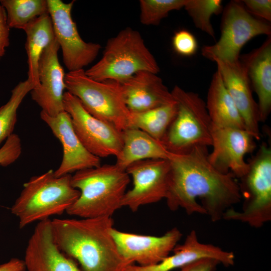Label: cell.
I'll return each mask as SVG.
<instances>
[{
	"label": "cell",
	"instance_id": "24",
	"mask_svg": "<svg viewBox=\"0 0 271 271\" xmlns=\"http://www.w3.org/2000/svg\"><path fill=\"white\" fill-rule=\"evenodd\" d=\"M26 35L25 49L28 57V78L34 86L39 87V63L44 50L55 39L52 22L48 14L30 22L23 30Z\"/></svg>",
	"mask_w": 271,
	"mask_h": 271
},
{
	"label": "cell",
	"instance_id": "21",
	"mask_svg": "<svg viewBox=\"0 0 271 271\" xmlns=\"http://www.w3.org/2000/svg\"><path fill=\"white\" fill-rule=\"evenodd\" d=\"M239 59L257 96L260 122H264L271 111V36L259 47L240 56Z\"/></svg>",
	"mask_w": 271,
	"mask_h": 271
},
{
	"label": "cell",
	"instance_id": "31",
	"mask_svg": "<svg viewBox=\"0 0 271 271\" xmlns=\"http://www.w3.org/2000/svg\"><path fill=\"white\" fill-rule=\"evenodd\" d=\"M22 150L20 137L13 133L0 148V165L5 167L14 163L20 157Z\"/></svg>",
	"mask_w": 271,
	"mask_h": 271
},
{
	"label": "cell",
	"instance_id": "18",
	"mask_svg": "<svg viewBox=\"0 0 271 271\" xmlns=\"http://www.w3.org/2000/svg\"><path fill=\"white\" fill-rule=\"evenodd\" d=\"M24 261L27 271H82L56 244L50 219L39 221L36 226L28 241Z\"/></svg>",
	"mask_w": 271,
	"mask_h": 271
},
{
	"label": "cell",
	"instance_id": "28",
	"mask_svg": "<svg viewBox=\"0 0 271 271\" xmlns=\"http://www.w3.org/2000/svg\"><path fill=\"white\" fill-rule=\"evenodd\" d=\"M184 8L195 26L215 39V34L211 18L213 15H218L223 11L222 1L187 0Z\"/></svg>",
	"mask_w": 271,
	"mask_h": 271
},
{
	"label": "cell",
	"instance_id": "12",
	"mask_svg": "<svg viewBox=\"0 0 271 271\" xmlns=\"http://www.w3.org/2000/svg\"><path fill=\"white\" fill-rule=\"evenodd\" d=\"M125 171L132 177L133 187L125 192L122 207L135 212L143 205L165 199L170 171L168 160L139 161L130 165Z\"/></svg>",
	"mask_w": 271,
	"mask_h": 271
},
{
	"label": "cell",
	"instance_id": "7",
	"mask_svg": "<svg viewBox=\"0 0 271 271\" xmlns=\"http://www.w3.org/2000/svg\"><path fill=\"white\" fill-rule=\"evenodd\" d=\"M239 184L243 203L240 211L228 209L223 219L259 228L271 220V148L265 143L248 163Z\"/></svg>",
	"mask_w": 271,
	"mask_h": 271
},
{
	"label": "cell",
	"instance_id": "29",
	"mask_svg": "<svg viewBox=\"0 0 271 271\" xmlns=\"http://www.w3.org/2000/svg\"><path fill=\"white\" fill-rule=\"evenodd\" d=\"M187 0H140V22L156 26L172 11L184 8Z\"/></svg>",
	"mask_w": 271,
	"mask_h": 271
},
{
	"label": "cell",
	"instance_id": "33",
	"mask_svg": "<svg viewBox=\"0 0 271 271\" xmlns=\"http://www.w3.org/2000/svg\"><path fill=\"white\" fill-rule=\"evenodd\" d=\"M10 28L7 23L6 12L0 4V60L10 45Z\"/></svg>",
	"mask_w": 271,
	"mask_h": 271
},
{
	"label": "cell",
	"instance_id": "6",
	"mask_svg": "<svg viewBox=\"0 0 271 271\" xmlns=\"http://www.w3.org/2000/svg\"><path fill=\"white\" fill-rule=\"evenodd\" d=\"M65 84L67 91L76 96L91 115L121 131L128 127L130 111L120 83L94 80L81 69L65 74Z\"/></svg>",
	"mask_w": 271,
	"mask_h": 271
},
{
	"label": "cell",
	"instance_id": "25",
	"mask_svg": "<svg viewBox=\"0 0 271 271\" xmlns=\"http://www.w3.org/2000/svg\"><path fill=\"white\" fill-rule=\"evenodd\" d=\"M177 111V105L175 100L147 111L130 112L128 127L138 128L162 142Z\"/></svg>",
	"mask_w": 271,
	"mask_h": 271
},
{
	"label": "cell",
	"instance_id": "14",
	"mask_svg": "<svg viewBox=\"0 0 271 271\" xmlns=\"http://www.w3.org/2000/svg\"><path fill=\"white\" fill-rule=\"evenodd\" d=\"M110 233L120 254L142 266L157 264L169 255L182 236L176 227L160 236L125 232L114 227Z\"/></svg>",
	"mask_w": 271,
	"mask_h": 271
},
{
	"label": "cell",
	"instance_id": "2",
	"mask_svg": "<svg viewBox=\"0 0 271 271\" xmlns=\"http://www.w3.org/2000/svg\"><path fill=\"white\" fill-rule=\"evenodd\" d=\"M60 250L77 260L83 271H125L132 264L119 253L110 230L111 217L51 220Z\"/></svg>",
	"mask_w": 271,
	"mask_h": 271
},
{
	"label": "cell",
	"instance_id": "8",
	"mask_svg": "<svg viewBox=\"0 0 271 271\" xmlns=\"http://www.w3.org/2000/svg\"><path fill=\"white\" fill-rule=\"evenodd\" d=\"M171 91L177 111L162 142L166 148L181 153L196 146H211L212 124L205 102L196 93L178 85Z\"/></svg>",
	"mask_w": 271,
	"mask_h": 271
},
{
	"label": "cell",
	"instance_id": "27",
	"mask_svg": "<svg viewBox=\"0 0 271 271\" xmlns=\"http://www.w3.org/2000/svg\"><path fill=\"white\" fill-rule=\"evenodd\" d=\"M34 88L28 79L19 82L12 90L8 101L0 107V145L13 133L17 110L24 98Z\"/></svg>",
	"mask_w": 271,
	"mask_h": 271
},
{
	"label": "cell",
	"instance_id": "19",
	"mask_svg": "<svg viewBox=\"0 0 271 271\" xmlns=\"http://www.w3.org/2000/svg\"><path fill=\"white\" fill-rule=\"evenodd\" d=\"M173 254L168 255L159 263L142 266L133 264L128 265L125 271H172L203 258H212L224 266L234 264L235 256L232 252L225 251L210 244L200 242L196 232L192 230L186 236L184 242L177 244Z\"/></svg>",
	"mask_w": 271,
	"mask_h": 271
},
{
	"label": "cell",
	"instance_id": "32",
	"mask_svg": "<svg viewBox=\"0 0 271 271\" xmlns=\"http://www.w3.org/2000/svg\"><path fill=\"white\" fill-rule=\"evenodd\" d=\"M246 10L252 16L270 23L271 22L270 0L241 1Z\"/></svg>",
	"mask_w": 271,
	"mask_h": 271
},
{
	"label": "cell",
	"instance_id": "34",
	"mask_svg": "<svg viewBox=\"0 0 271 271\" xmlns=\"http://www.w3.org/2000/svg\"><path fill=\"white\" fill-rule=\"evenodd\" d=\"M219 264L216 259L203 258L182 267L178 271H215Z\"/></svg>",
	"mask_w": 271,
	"mask_h": 271
},
{
	"label": "cell",
	"instance_id": "3",
	"mask_svg": "<svg viewBox=\"0 0 271 271\" xmlns=\"http://www.w3.org/2000/svg\"><path fill=\"white\" fill-rule=\"evenodd\" d=\"M129 182L126 171L115 164L77 171L72 176L71 184L80 195L66 212L81 218L111 217L122 207Z\"/></svg>",
	"mask_w": 271,
	"mask_h": 271
},
{
	"label": "cell",
	"instance_id": "4",
	"mask_svg": "<svg viewBox=\"0 0 271 271\" xmlns=\"http://www.w3.org/2000/svg\"><path fill=\"white\" fill-rule=\"evenodd\" d=\"M71 177V174L56 176L50 170L25 183L11 208L19 219L20 228L66 212L80 195L72 185Z\"/></svg>",
	"mask_w": 271,
	"mask_h": 271
},
{
	"label": "cell",
	"instance_id": "10",
	"mask_svg": "<svg viewBox=\"0 0 271 271\" xmlns=\"http://www.w3.org/2000/svg\"><path fill=\"white\" fill-rule=\"evenodd\" d=\"M63 103L75 132L90 153L99 158L118 156L123 146L122 131L91 115L80 100L68 91L64 93Z\"/></svg>",
	"mask_w": 271,
	"mask_h": 271
},
{
	"label": "cell",
	"instance_id": "16",
	"mask_svg": "<svg viewBox=\"0 0 271 271\" xmlns=\"http://www.w3.org/2000/svg\"><path fill=\"white\" fill-rule=\"evenodd\" d=\"M41 119L60 142L63 157L59 167L54 171L59 177L101 165L100 158L90 153L83 145L73 128L70 115L65 111L52 116L43 111Z\"/></svg>",
	"mask_w": 271,
	"mask_h": 271
},
{
	"label": "cell",
	"instance_id": "20",
	"mask_svg": "<svg viewBox=\"0 0 271 271\" xmlns=\"http://www.w3.org/2000/svg\"><path fill=\"white\" fill-rule=\"evenodd\" d=\"M120 84L130 112H143L175 101L171 91L155 73L140 71Z\"/></svg>",
	"mask_w": 271,
	"mask_h": 271
},
{
	"label": "cell",
	"instance_id": "26",
	"mask_svg": "<svg viewBox=\"0 0 271 271\" xmlns=\"http://www.w3.org/2000/svg\"><path fill=\"white\" fill-rule=\"evenodd\" d=\"M10 29L24 30L32 21L48 14L47 0H0Z\"/></svg>",
	"mask_w": 271,
	"mask_h": 271
},
{
	"label": "cell",
	"instance_id": "35",
	"mask_svg": "<svg viewBox=\"0 0 271 271\" xmlns=\"http://www.w3.org/2000/svg\"><path fill=\"white\" fill-rule=\"evenodd\" d=\"M24 260L12 258L8 261L0 264V271H25Z\"/></svg>",
	"mask_w": 271,
	"mask_h": 271
},
{
	"label": "cell",
	"instance_id": "5",
	"mask_svg": "<svg viewBox=\"0 0 271 271\" xmlns=\"http://www.w3.org/2000/svg\"><path fill=\"white\" fill-rule=\"evenodd\" d=\"M143 71L158 74L160 69L140 33L127 27L108 39L101 59L85 72L97 81L120 83Z\"/></svg>",
	"mask_w": 271,
	"mask_h": 271
},
{
	"label": "cell",
	"instance_id": "15",
	"mask_svg": "<svg viewBox=\"0 0 271 271\" xmlns=\"http://www.w3.org/2000/svg\"><path fill=\"white\" fill-rule=\"evenodd\" d=\"M59 49L55 38L44 50L39 63L40 85L30 92L32 99L42 108L41 111L52 116L65 111L63 99L65 74L58 59Z\"/></svg>",
	"mask_w": 271,
	"mask_h": 271
},
{
	"label": "cell",
	"instance_id": "9",
	"mask_svg": "<svg viewBox=\"0 0 271 271\" xmlns=\"http://www.w3.org/2000/svg\"><path fill=\"white\" fill-rule=\"evenodd\" d=\"M222 12L219 39L202 48V55L207 59L237 60L241 49L251 39L259 35L271 36L270 23L250 14L241 1H230Z\"/></svg>",
	"mask_w": 271,
	"mask_h": 271
},
{
	"label": "cell",
	"instance_id": "17",
	"mask_svg": "<svg viewBox=\"0 0 271 271\" xmlns=\"http://www.w3.org/2000/svg\"><path fill=\"white\" fill-rule=\"evenodd\" d=\"M223 83L244 122L245 129L257 140L260 139L258 107L254 99L245 67L240 59L231 62L213 61Z\"/></svg>",
	"mask_w": 271,
	"mask_h": 271
},
{
	"label": "cell",
	"instance_id": "22",
	"mask_svg": "<svg viewBox=\"0 0 271 271\" xmlns=\"http://www.w3.org/2000/svg\"><path fill=\"white\" fill-rule=\"evenodd\" d=\"M122 148L115 164L123 170L139 161L168 159L170 152L162 142L138 128H127L122 131Z\"/></svg>",
	"mask_w": 271,
	"mask_h": 271
},
{
	"label": "cell",
	"instance_id": "11",
	"mask_svg": "<svg viewBox=\"0 0 271 271\" xmlns=\"http://www.w3.org/2000/svg\"><path fill=\"white\" fill-rule=\"evenodd\" d=\"M74 2L47 0L55 37L68 71L84 69L95 59L101 48L100 44L86 42L80 37L71 15Z\"/></svg>",
	"mask_w": 271,
	"mask_h": 271
},
{
	"label": "cell",
	"instance_id": "13",
	"mask_svg": "<svg viewBox=\"0 0 271 271\" xmlns=\"http://www.w3.org/2000/svg\"><path fill=\"white\" fill-rule=\"evenodd\" d=\"M212 152L208 159L212 166L223 173H232L241 178L247 171L249 163L244 157L255 148V139L245 129L212 125Z\"/></svg>",
	"mask_w": 271,
	"mask_h": 271
},
{
	"label": "cell",
	"instance_id": "1",
	"mask_svg": "<svg viewBox=\"0 0 271 271\" xmlns=\"http://www.w3.org/2000/svg\"><path fill=\"white\" fill-rule=\"evenodd\" d=\"M207 147L170 152L165 199L169 208H182L188 215L206 214L213 222L241 199L238 183L231 173L217 170L208 159Z\"/></svg>",
	"mask_w": 271,
	"mask_h": 271
},
{
	"label": "cell",
	"instance_id": "23",
	"mask_svg": "<svg viewBox=\"0 0 271 271\" xmlns=\"http://www.w3.org/2000/svg\"><path fill=\"white\" fill-rule=\"evenodd\" d=\"M205 103L212 125L245 129L242 118L217 70L212 76Z\"/></svg>",
	"mask_w": 271,
	"mask_h": 271
},
{
	"label": "cell",
	"instance_id": "30",
	"mask_svg": "<svg viewBox=\"0 0 271 271\" xmlns=\"http://www.w3.org/2000/svg\"><path fill=\"white\" fill-rule=\"evenodd\" d=\"M175 51L181 56H190L197 50L198 43L193 34L186 30L177 31L172 38Z\"/></svg>",
	"mask_w": 271,
	"mask_h": 271
}]
</instances>
